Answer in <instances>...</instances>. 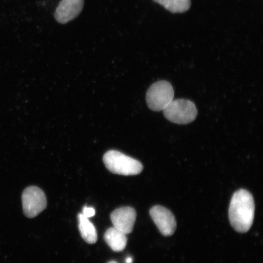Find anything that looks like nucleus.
Returning <instances> with one entry per match:
<instances>
[{
  "mask_svg": "<svg viewBox=\"0 0 263 263\" xmlns=\"http://www.w3.org/2000/svg\"><path fill=\"white\" fill-rule=\"evenodd\" d=\"M79 229L82 238L88 244L93 245L98 240L97 229L88 218H85L82 214L78 215Z\"/></svg>",
  "mask_w": 263,
  "mask_h": 263,
  "instance_id": "obj_10",
  "label": "nucleus"
},
{
  "mask_svg": "<svg viewBox=\"0 0 263 263\" xmlns=\"http://www.w3.org/2000/svg\"><path fill=\"white\" fill-rule=\"evenodd\" d=\"M133 258L131 257H127L126 259V263H133Z\"/></svg>",
  "mask_w": 263,
  "mask_h": 263,
  "instance_id": "obj_13",
  "label": "nucleus"
},
{
  "mask_svg": "<svg viewBox=\"0 0 263 263\" xmlns=\"http://www.w3.org/2000/svg\"><path fill=\"white\" fill-rule=\"evenodd\" d=\"M163 111L167 120L177 124L192 123L197 115L195 104L192 101L184 99L173 100Z\"/></svg>",
  "mask_w": 263,
  "mask_h": 263,
  "instance_id": "obj_3",
  "label": "nucleus"
},
{
  "mask_svg": "<svg viewBox=\"0 0 263 263\" xmlns=\"http://www.w3.org/2000/svg\"><path fill=\"white\" fill-rule=\"evenodd\" d=\"M103 162L110 172L119 175H137L143 170V164L139 161L118 151H108L104 154Z\"/></svg>",
  "mask_w": 263,
  "mask_h": 263,
  "instance_id": "obj_2",
  "label": "nucleus"
},
{
  "mask_svg": "<svg viewBox=\"0 0 263 263\" xmlns=\"http://www.w3.org/2000/svg\"><path fill=\"white\" fill-rule=\"evenodd\" d=\"M84 0H62L54 14L59 24H66L80 14L84 7Z\"/></svg>",
  "mask_w": 263,
  "mask_h": 263,
  "instance_id": "obj_8",
  "label": "nucleus"
},
{
  "mask_svg": "<svg viewBox=\"0 0 263 263\" xmlns=\"http://www.w3.org/2000/svg\"><path fill=\"white\" fill-rule=\"evenodd\" d=\"M254 200L251 193L241 189L233 194L230 203L229 218L236 232H248L254 222Z\"/></svg>",
  "mask_w": 263,
  "mask_h": 263,
  "instance_id": "obj_1",
  "label": "nucleus"
},
{
  "mask_svg": "<svg viewBox=\"0 0 263 263\" xmlns=\"http://www.w3.org/2000/svg\"><path fill=\"white\" fill-rule=\"evenodd\" d=\"M174 91L172 85L166 81L153 84L146 93V103L150 109L163 111L174 100Z\"/></svg>",
  "mask_w": 263,
  "mask_h": 263,
  "instance_id": "obj_4",
  "label": "nucleus"
},
{
  "mask_svg": "<svg viewBox=\"0 0 263 263\" xmlns=\"http://www.w3.org/2000/svg\"><path fill=\"white\" fill-rule=\"evenodd\" d=\"M107 263H118V262L115 261H110L109 262H108Z\"/></svg>",
  "mask_w": 263,
  "mask_h": 263,
  "instance_id": "obj_14",
  "label": "nucleus"
},
{
  "mask_svg": "<svg viewBox=\"0 0 263 263\" xmlns=\"http://www.w3.org/2000/svg\"><path fill=\"white\" fill-rule=\"evenodd\" d=\"M172 13H183L190 9V0H153Z\"/></svg>",
  "mask_w": 263,
  "mask_h": 263,
  "instance_id": "obj_11",
  "label": "nucleus"
},
{
  "mask_svg": "<svg viewBox=\"0 0 263 263\" xmlns=\"http://www.w3.org/2000/svg\"><path fill=\"white\" fill-rule=\"evenodd\" d=\"M150 215L163 236H172L175 232L176 218L170 210L160 205L154 206L150 210Z\"/></svg>",
  "mask_w": 263,
  "mask_h": 263,
  "instance_id": "obj_6",
  "label": "nucleus"
},
{
  "mask_svg": "<svg viewBox=\"0 0 263 263\" xmlns=\"http://www.w3.org/2000/svg\"><path fill=\"white\" fill-rule=\"evenodd\" d=\"M137 213L130 206L117 209L111 213L110 219L115 228L127 235L133 232Z\"/></svg>",
  "mask_w": 263,
  "mask_h": 263,
  "instance_id": "obj_7",
  "label": "nucleus"
},
{
  "mask_svg": "<svg viewBox=\"0 0 263 263\" xmlns=\"http://www.w3.org/2000/svg\"><path fill=\"white\" fill-rule=\"evenodd\" d=\"M22 199L25 215L29 218H35L47 206V197L37 186L26 188L23 192Z\"/></svg>",
  "mask_w": 263,
  "mask_h": 263,
  "instance_id": "obj_5",
  "label": "nucleus"
},
{
  "mask_svg": "<svg viewBox=\"0 0 263 263\" xmlns=\"http://www.w3.org/2000/svg\"><path fill=\"white\" fill-rule=\"evenodd\" d=\"M104 238L107 245L115 252L123 251L127 246L126 235L114 227L107 229Z\"/></svg>",
  "mask_w": 263,
  "mask_h": 263,
  "instance_id": "obj_9",
  "label": "nucleus"
},
{
  "mask_svg": "<svg viewBox=\"0 0 263 263\" xmlns=\"http://www.w3.org/2000/svg\"><path fill=\"white\" fill-rule=\"evenodd\" d=\"M82 215L87 218H91L95 215V210L92 207L84 206L82 210Z\"/></svg>",
  "mask_w": 263,
  "mask_h": 263,
  "instance_id": "obj_12",
  "label": "nucleus"
}]
</instances>
